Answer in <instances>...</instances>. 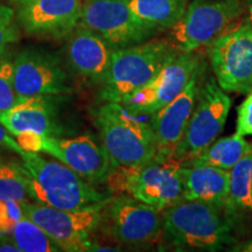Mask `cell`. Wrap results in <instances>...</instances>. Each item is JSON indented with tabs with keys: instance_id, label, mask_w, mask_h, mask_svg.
<instances>
[{
	"instance_id": "12",
	"label": "cell",
	"mask_w": 252,
	"mask_h": 252,
	"mask_svg": "<svg viewBox=\"0 0 252 252\" xmlns=\"http://www.w3.org/2000/svg\"><path fill=\"white\" fill-rule=\"evenodd\" d=\"M202 65L194 52H179L146 86L121 103L133 115L152 116L182 93L191 76Z\"/></svg>"
},
{
	"instance_id": "31",
	"label": "cell",
	"mask_w": 252,
	"mask_h": 252,
	"mask_svg": "<svg viewBox=\"0 0 252 252\" xmlns=\"http://www.w3.org/2000/svg\"><path fill=\"white\" fill-rule=\"evenodd\" d=\"M234 251H241V252H252V239L249 242H245V243H242L239 245H236V247L232 249Z\"/></svg>"
},
{
	"instance_id": "34",
	"label": "cell",
	"mask_w": 252,
	"mask_h": 252,
	"mask_svg": "<svg viewBox=\"0 0 252 252\" xmlns=\"http://www.w3.org/2000/svg\"><path fill=\"white\" fill-rule=\"evenodd\" d=\"M251 200H252V185H251Z\"/></svg>"
},
{
	"instance_id": "22",
	"label": "cell",
	"mask_w": 252,
	"mask_h": 252,
	"mask_svg": "<svg viewBox=\"0 0 252 252\" xmlns=\"http://www.w3.org/2000/svg\"><path fill=\"white\" fill-rule=\"evenodd\" d=\"M252 150L230 169L229 196L226 209L252 210Z\"/></svg>"
},
{
	"instance_id": "29",
	"label": "cell",
	"mask_w": 252,
	"mask_h": 252,
	"mask_svg": "<svg viewBox=\"0 0 252 252\" xmlns=\"http://www.w3.org/2000/svg\"><path fill=\"white\" fill-rule=\"evenodd\" d=\"M0 146L7 147V149L13 151L17 154H20L23 152V150L20 149V146L18 145L13 135L9 133V131L1 123H0Z\"/></svg>"
},
{
	"instance_id": "9",
	"label": "cell",
	"mask_w": 252,
	"mask_h": 252,
	"mask_svg": "<svg viewBox=\"0 0 252 252\" xmlns=\"http://www.w3.org/2000/svg\"><path fill=\"white\" fill-rule=\"evenodd\" d=\"M230 108V97L215 78H209L200 88L185 135L173 158L184 166L212 145L224 127Z\"/></svg>"
},
{
	"instance_id": "18",
	"label": "cell",
	"mask_w": 252,
	"mask_h": 252,
	"mask_svg": "<svg viewBox=\"0 0 252 252\" xmlns=\"http://www.w3.org/2000/svg\"><path fill=\"white\" fill-rule=\"evenodd\" d=\"M113 49L98 34L77 26L68 43V59L81 76L102 82L109 70Z\"/></svg>"
},
{
	"instance_id": "26",
	"label": "cell",
	"mask_w": 252,
	"mask_h": 252,
	"mask_svg": "<svg viewBox=\"0 0 252 252\" xmlns=\"http://www.w3.org/2000/svg\"><path fill=\"white\" fill-rule=\"evenodd\" d=\"M18 40L14 11L5 5H0V54L6 52L9 43Z\"/></svg>"
},
{
	"instance_id": "33",
	"label": "cell",
	"mask_w": 252,
	"mask_h": 252,
	"mask_svg": "<svg viewBox=\"0 0 252 252\" xmlns=\"http://www.w3.org/2000/svg\"><path fill=\"white\" fill-rule=\"evenodd\" d=\"M15 2H17V4H19V5H23V4H25V2L26 1H28V0H14Z\"/></svg>"
},
{
	"instance_id": "21",
	"label": "cell",
	"mask_w": 252,
	"mask_h": 252,
	"mask_svg": "<svg viewBox=\"0 0 252 252\" xmlns=\"http://www.w3.org/2000/svg\"><path fill=\"white\" fill-rule=\"evenodd\" d=\"M132 12L158 30H171L185 14L188 0H127Z\"/></svg>"
},
{
	"instance_id": "19",
	"label": "cell",
	"mask_w": 252,
	"mask_h": 252,
	"mask_svg": "<svg viewBox=\"0 0 252 252\" xmlns=\"http://www.w3.org/2000/svg\"><path fill=\"white\" fill-rule=\"evenodd\" d=\"M184 200L203 201L225 207L230 171L214 166H182Z\"/></svg>"
},
{
	"instance_id": "15",
	"label": "cell",
	"mask_w": 252,
	"mask_h": 252,
	"mask_svg": "<svg viewBox=\"0 0 252 252\" xmlns=\"http://www.w3.org/2000/svg\"><path fill=\"white\" fill-rule=\"evenodd\" d=\"M13 83L21 99L60 96L72 91L58 60L36 49H25L14 59Z\"/></svg>"
},
{
	"instance_id": "30",
	"label": "cell",
	"mask_w": 252,
	"mask_h": 252,
	"mask_svg": "<svg viewBox=\"0 0 252 252\" xmlns=\"http://www.w3.org/2000/svg\"><path fill=\"white\" fill-rule=\"evenodd\" d=\"M244 13L247 15L245 23L252 28V0H243Z\"/></svg>"
},
{
	"instance_id": "6",
	"label": "cell",
	"mask_w": 252,
	"mask_h": 252,
	"mask_svg": "<svg viewBox=\"0 0 252 252\" xmlns=\"http://www.w3.org/2000/svg\"><path fill=\"white\" fill-rule=\"evenodd\" d=\"M243 14V0H193L171 28L172 43L180 52L187 53L210 46L234 27Z\"/></svg>"
},
{
	"instance_id": "5",
	"label": "cell",
	"mask_w": 252,
	"mask_h": 252,
	"mask_svg": "<svg viewBox=\"0 0 252 252\" xmlns=\"http://www.w3.org/2000/svg\"><path fill=\"white\" fill-rule=\"evenodd\" d=\"M180 52L172 42L153 40L115 49L102 83L103 102L122 103L146 86L169 60Z\"/></svg>"
},
{
	"instance_id": "16",
	"label": "cell",
	"mask_w": 252,
	"mask_h": 252,
	"mask_svg": "<svg viewBox=\"0 0 252 252\" xmlns=\"http://www.w3.org/2000/svg\"><path fill=\"white\" fill-rule=\"evenodd\" d=\"M203 64L194 72L190 81L172 102L150 116V126L156 137L159 156L173 158L184 138L200 93Z\"/></svg>"
},
{
	"instance_id": "24",
	"label": "cell",
	"mask_w": 252,
	"mask_h": 252,
	"mask_svg": "<svg viewBox=\"0 0 252 252\" xmlns=\"http://www.w3.org/2000/svg\"><path fill=\"white\" fill-rule=\"evenodd\" d=\"M0 200L18 202L32 200L21 162L2 161L0 158Z\"/></svg>"
},
{
	"instance_id": "7",
	"label": "cell",
	"mask_w": 252,
	"mask_h": 252,
	"mask_svg": "<svg viewBox=\"0 0 252 252\" xmlns=\"http://www.w3.org/2000/svg\"><path fill=\"white\" fill-rule=\"evenodd\" d=\"M98 226L125 245H152L163 236L161 212L126 194L104 202Z\"/></svg>"
},
{
	"instance_id": "20",
	"label": "cell",
	"mask_w": 252,
	"mask_h": 252,
	"mask_svg": "<svg viewBox=\"0 0 252 252\" xmlns=\"http://www.w3.org/2000/svg\"><path fill=\"white\" fill-rule=\"evenodd\" d=\"M251 150V143L245 140L244 137L234 134L214 141L184 166H214L230 171Z\"/></svg>"
},
{
	"instance_id": "32",
	"label": "cell",
	"mask_w": 252,
	"mask_h": 252,
	"mask_svg": "<svg viewBox=\"0 0 252 252\" xmlns=\"http://www.w3.org/2000/svg\"><path fill=\"white\" fill-rule=\"evenodd\" d=\"M0 251H14V252H21L20 249H19L17 245H15L14 243L13 244H2L0 245Z\"/></svg>"
},
{
	"instance_id": "11",
	"label": "cell",
	"mask_w": 252,
	"mask_h": 252,
	"mask_svg": "<svg viewBox=\"0 0 252 252\" xmlns=\"http://www.w3.org/2000/svg\"><path fill=\"white\" fill-rule=\"evenodd\" d=\"M208 47V58L220 89L225 93H250L252 28L247 23L234 26Z\"/></svg>"
},
{
	"instance_id": "14",
	"label": "cell",
	"mask_w": 252,
	"mask_h": 252,
	"mask_svg": "<svg viewBox=\"0 0 252 252\" xmlns=\"http://www.w3.org/2000/svg\"><path fill=\"white\" fill-rule=\"evenodd\" d=\"M50 97H30L0 112V123L25 152L37 153L42 137H59L62 132Z\"/></svg>"
},
{
	"instance_id": "27",
	"label": "cell",
	"mask_w": 252,
	"mask_h": 252,
	"mask_svg": "<svg viewBox=\"0 0 252 252\" xmlns=\"http://www.w3.org/2000/svg\"><path fill=\"white\" fill-rule=\"evenodd\" d=\"M21 202L0 200V234L12 232L14 225L23 219Z\"/></svg>"
},
{
	"instance_id": "4",
	"label": "cell",
	"mask_w": 252,
	"mask_h": 252,
	"mask_svg": "<svg viewBox=\"0 0 252 252\" xmlns=\"http://www.w3.org/2000/svg\"><path fill=\"white\" fill-rule=\"evenodd\" d=\"M105 184L113 195H130L160 212L184 200L182 165L159 154L143 165L112 168Z\"/></svg>"
},
{
	"instance_id": "1",
	"label": "cell",
	"mask_w": 252,
	"mask_h": 252,
	"mask_svg": "<svg viewBox=\"0 0 252 252\" xmlns=\"http://www.w3.org/2000/svg\"><path fill=\"white\" fill-rule=\"evenodd\" d=\"M19 157L27 176L31 198L37 203L59 209H80L109 198L59 160L53 161L39 153L25 151Z\"/></svg>"
},
{
	"instance_id": "17",
	"label": "cell",
	"mask_w": 252,
	"mask_h": 252,
	"mask_svg": "<svg viewBox=\"0 0 252 252\" xmlns=\"http://www.w3.org/2000/svg\"><path fill=\"white\" fill-rule=\"evenodd\" d=\"M82 9V0H28L18 18L30 35L62 37L78 26Z\"/></svg>"
},
{
	"instance_id": "25",
	"label": "cell",
	"mask_w": 252,
	"mask_h": 252,
	"mask_svg": "<svg viewBox=\"0 0 252 252\" xmlns=\"http://www.w3.org/2000/svg\"><path fill=\"white\" fill-rule=\"evenodd\" d=\"M14 59L7 52L0 54V112L11 109L21 100L14 90Z\"/></svg>"
},
{
	"instance_id": "13",
	"label": "cell",
	"mask_w": 252,
	"mask_h": 252,
	"mask_svg": "<svg viewBox=\"0 0 252 252\" xmlns=\"http://www.w3.org/2000/svg\"><path fill=\"white\" fill-rule=\"evenodd\" d=\"M37 153L54 157L90 184H105L112 171L111 160L103 145L89 134L74 138L42 137Z\"/></svg>"
},
{
	"instance_id": "3",
	"label": "cell",
	"mask_w": 252,
	"mask_h": 252,
	"mask_svg": "<svg viewBox=\"0 0 252 252\" xmlns=\"http://www.w3.org/2000/svg\"><path fill=\"white\" fill-rule=\"evenodd\" d=\"M94 125L112 168L143 165L157 156V141L150 124L121 103L104 102L94 112Z\"/></svg>"
},
{
	"instance_id": "10",
	"label": "cell",
	"mask_w": 252,
	"mask_h": 252,
	"mask_svg": "<svg viewBox=\"0 0 252 252\" xmlns=\"http://www.w3.org/2000/svg\"><path fill=\"white\" fill-rule=\"evenodd\" d=\"M78 26L98 34L113 49L144 42L159 31L138 18L127 0H86Z\"/></svg>"
},
{
	"instance_id": "23",
	"label": "cell",
	"mask_w": 252,
	"mask_h": 252,
	"mask_svg": "<svg viewBox=\"0 0 252 252\" xmlns=\"http://www.w3.org/2000/svg\"><path fill=\"white\" fill-rule=\"evenodd\" d=\"M12 241L21 252L61 251L58 244L36 223L23 216L12 230Z\"/></svg>"
},
{
	"instance_id": "8",
	"label": "cell",
	"mask_w": 252,
	"mask_h": 252,
	"mask_svg": "<svg viewBox=\"0 0 252 252\" xmlns=\"http://www.w3.org/2000/svg\"><path fill=\"white\" fill-rule=\"evenodd\" d=\"M104 202L80 209H59L27 201L21 202V208L24 216L46 231L61 250L91 251L94 244L89 237L98 228Z\"/></svg>"
},
{
	"instance_id": "2",
	"label": "cell",
	"mask_w": 252,
	"mask_h": 252,
	"mask_svg": "<svg viewBox=\"0 0 252 252\" xmlns=\"http://www.w3.org/2000/svg\"><path fill=\"white\" fill-rule=\"evenodd\" d=\"M225 207L182 200L162 210L163 235L173 247L184 250L216 251L231 239V223Z\"/></svg>"
},
{
	"instance_id": "28",
	"label": "cell",
	"mask_w": 252,
	"mask_h": 252,
	"mask_svg": "<svg viewBox=\"0 0 252 252\" xmlns=\"http://www.w3.org/2000/svg\"><path fill=\"white\" fill-rule=\"evenodd\" d=\"M235 134L239 137L252 135V89L237 109V126Z\"/></svg>"
}]
</instances>
